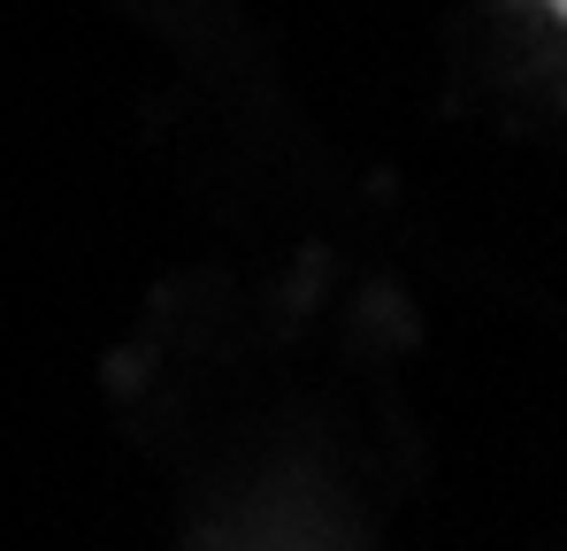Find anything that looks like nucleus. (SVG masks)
<instances>
[{
	"label": "nucleus",
	"instance_id": "nucleus-1",
	"mask_svg": "<svg viewBox=\"0 0 567 551\" xmlns=\"http://www.w3.org/2000/svg\"><path fill=\"white\" fill-rule=\"evenodd\" d=\"M553 15H560V23H567V0H553Z\"/></svg>",
	"mask_w": 567,
	"mask_h": 551
}]
</instances>
